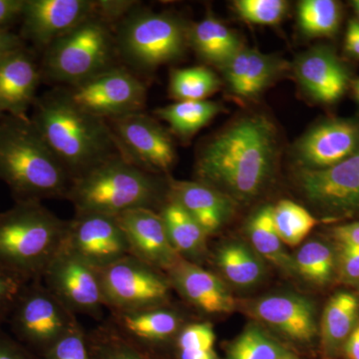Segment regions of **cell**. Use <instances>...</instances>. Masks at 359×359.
Instances as JSON below:
<instances>
[{"mask_svg": "<svg viewBox=\"0 0 359 359\" xmlns=\"http://www.w3.org/2000/svg\"><path fill=\"white\" fill-rule=\"evenodd\" d=\"M7 323L14 339L41 358L79 320L41 280H34L21 292Z\"/></svg>", "mask_w": 359, "mask_h": 359, "instance_id": "8", "label": "cell"}, {"mask_svg": "<svg viewBox=\"0 0 359 359\" xmlns=\"http://www.w3.org/2000/svg\"><path fill=\"white\" fill-rule=\"evenodd\" d=\"M247 311L255 320L297 344H309L318 334L316 306L302 295H266L250 302Z\"/></svg>", "mask_w": 359, "mask_h": 359, "instance_id": "16", "label": "cell"}, {"mask_svg": "<svg viewBox=\"0 0 359 359\" xmlns=\"http://www.w3.org/2000/svg\"><path fill=\"white\" fill-rule=\"evenodd\" d=\"M25 46V40L21 39L20 35L15 34L9 30L0 32V58L6 56L9 52Z\"/></svg>", "mask_w": 359, "mask_h": 359, "instance_id": "46", "label": "cell"}, {"mask_svg": "<svg viewBox=\"0 0 359 359\" xmlns=\"http://www.w3.org/2000/svg\"><path fill=\"white\" fill-rule=\"evenodd\" d=\"M302 88L316 100L332 103L346 91L348 75L337 56L325 47H316L302 54L295 66Z\"/></svg>", "mask_w": 359, "mask_h": 359, "instance_id": "22", "label": "cell"}, {"mask_svg": "<svg viewBox=\"0 0 359 359\" xmlns=\"http://www.w3.org/2000/svg\"><path fill=\"white\" fill-rule=\"evenodd\" d=\"M135 6L136 2L126 0H96L94 15L112 26L124 20Z\"/></svg>", "mask_w": 359, "mask_h": 359, "instance_id": "42", "label": "cell"}, {"mask_svg": "<svg viewBox=\"0 0 359 359\" xmlns=\"http://www.w3.org/2000/svg\"><path fill=\"white\" fill-rule=\"evenodd\" d=\"M289 359H297V358H294V356H292V358H289Z\"/></svg>", "mask_w": 359, "mask_h": 359, "instance_id": "53", "label": "cell"}, {"mask_svg": "<svg viewBox=\"0 0 359 359\" xmlns=\"http://www.w3.org/2000/svg\"><path fill=\"white\" fill-rule=\"evenodd\" d=\"M297 15L302 32L309 37L330 36L339 28L340 9L334 0H304Z\"/></svg>", "mask_w": 359, "mask_h": 359, "instance_id": "36", "label": "cell"}, {"mask_svg": "<svg viewBox=\"0 0 359 359\" xmlns=\"http://www.w3.org/2000/svg\"><path fill=\"white\" fill-rule=\"evenodd\" d=\"M164 197L168 190L154 174L118 155L71 180L65 199L72 203L76 214L117 217L131 210H155L164 204Z\"/></svg>", "mask_w": 359, "mask_h": 359, "instance_id": "4", "label": "cell"}, {"mask_svg": "<svg viewBox=\"0 0 359 359\" xmlns=\"http://www.w3.org/2000/svg\"><path fill=\"white\" fill-rule=\"evenodd\" d=\"M0 180L15 202L65 198L71 177L28 118L0 121Z\"/></svg>", "mask_w": 359, "mask_h": 359, "instance_id": "3", "label": "cell"}, {"mask_svg": "<svg viewBox=\"0 0 359 359\" xmlns=\"http://www.w3.org/2000/svg\"><path fill=\"white\" fill-rule=\"evenodd\" d=\"M353 6L354 9H355L356 15H358V22L359 23V0H355V1L353 2Z\"/></svg>", "mask_w": 359, "mask_h": 359, "instance_id": "50", "label": "cell"}, {"mask_svg": "<svg viewBox=\"0 0 359 359\" xmlns=\"http://www.w3.org/2000/svg\"><path fill=\"white\" fill-rule=\"evenodd\" d=\"M109 321L123 337L144 348L176 339L184 327L179 313L166 306L134 313H111Z\"/></svg>", "mask_w": 359, "mask_h": 359, "instance_id": "23", "label": "cell"}, {"mask_svg": "<svg viewBox=\"0 0 359 359\" xmlns=\"http://www.w3.org/2000/svg\"><path fill=\"white\" fill-rule=\"evenodd\" d=\"M189 44L203 60L219 68L244 48L240 37L212 16L189 27Z\"/></svg>", "mask_w": 359, "mask_h": 359, "instance_id": "27", "label": "cell"}, {"mask_svg": "<svg viewBox=\"0 0 359 359\" xmlns=\"http://www.w3.org/2000/svg\"><path fill=\"white\" fill-rule=\"evenodd\" d=\"M115 42L116 50L129 65L152 70L183 56L189 27L173 14L133 9L120 21Z\"/></svg>", "mask_w": 359, "mask_h": 359, "instance_id": "7", "label": "cell"}, {"mask_svg": "<svg viewBox=\"0 0 359 359\" xmlns=\"http://www.w3.org/2000/svg\"><path fill=\"white\" fill-rule=\"evenodd\" d=\"M115 52L112 26L91 16L45 49L42 77L72 86L113 66Z\"/></svg>", "mask_w": 359, "mask_h": 359, "instance_id": "6", "label": "cell"}, {"mask_svg": "<svg viewBox=\"0 0 359 359\" xmlns=\"http://www.w3.org/2000/svg\"><path fill=\"white\" fill-rule=\"evenodd\" d=\"M216 263L224 278L240 289L254 287L264 276L261 257L243 243L222 245L217 250Z\"/></svg>", "mask_w": 359, "mask_h": 359, "instance_id": "29", "label": "cell"}, {"mask_svg": "<svg viewBox=\"0 0 359 359\" xmlns=\"http://www.w3.org/2000/svg\"><path fill=\"white\" fill-rule=\"evenodd\" d=\"M67 221L41 202H15L0 212V268L26 282L41 280L65 245Z\"/></svg>", "mask_w": 359, "mask_h": 359, "instance_id": "5", "label": "cell"}, {"mask_svg": "<svg viewBox=\"0 0 359 359\" xmlns=\"http://www.w3.org/2000/svg\"><path fill=\"white\" fill-rule=\"evenodd\" d=\"M339 244H347L359 247V222L342 224L332 231Z\"/></svg>", "mask_w": 359, "mask_h": 359, "instance_id": "45", "label": "cell"}, {"mask_svg": "<svg viewBox=\"0 0 359 359\" xmlns=\"http://www.w3.org/2000/svg\"><path fill=\"white\" fill-rule=\"evenodd\" d=\"M273 222L283 245L295 247L301 244L318 224L302 205L290 200H283L273 207Z\"/></svg>", "mask_w": 359, "mask_h": 359, "instance_id": "35", "label": "cell"}, {"mask_svg": "<svg viewBox=\"0 0 359 359\" xmlns=\"http://www.w3.org/2000/svg\"><path fill=\"white\" fill-rule=\"evenodd\" d=\"M346 50L359 57V23L351 20L347 27L346 36Z\"/></svg>", "mask_w": 359, "mask_h": 359, "instance_id": "47", "label": "cell"}, {"mask_svg": "<svg viewBox=\"0 0 359 359\" xmlns=\"http://www.w3.org/2000/svg\"><path fill=\"white\" fill-rule=\"evenodd\" d=\"M167 276L181 297L202 313H229L235 309V299L223 280L199 264L182 257Z\"/></svg>", "mask_w": 359, "mask_h": 359, "instance_id": "20", "label": "cell"}, {"mask_svg": "<svg viewBox=\"0 0 359 359\" xmlns=\"http://www.w3.org/2000/svg\"><path fill=\"white\" fill-rule=\"evenodd\" d=\"M41 69L25 47L0 58V112L4 116L28 118L36 101Z\"/></svg>", "mask_w": 359, "mask_h": 359, "instance_id": "19", "label": "cell"}, {"mask_svg": "<svg viewBox=\"0 0 359 359\" xmlns=\"http://www.w3.org/2000/svg\"><path fill=\"white\" fill-rule=\"evenodd\" d=\"M63 247L99 271L130 255L117 218L94 212L75 214L67 221Z\"/></svg>", "mask_w": 359, "mask_h": 359, "instance_id": "14", "label": "cell"}, {"mask_svg": "<svg viewBox=\"0 0 359 359\" xmlns=\"http://www.w3.org/2000/svg\"><path fill=\"white\" fill-rule=\"evenodd\" d=\"M292 356L282 344L254 323L231 342L226 359H289Z\"/></svg>", "mask_w": 359, "mask_h": 359, "instance_id": "33", "label": "cell"}, {"mask_svg": "<svg viewBox=\"0 0 359 359\" xmlns=\"http://www.w3.org/2000/svg\"><path fill=\"white\" fill-rule=\"evenodd\" d=\"M125 159L151 174H167L176 162L175 144L162 126L143 112L108 120Z\"/></svg>", "mask_w": 359, "mask_h": 359, "instance_id": "12", "label": "cell"}, {"mask_svg": "<svg viewBox=\"0 0 359 359\" xmlns=\"http://www.w3.org/2000/svg\"><path fill=\"white\" fill-rule=\"evenodd\" d=\"M159 214L180 256L195 264L202 261L207 255L208 236L199 223L169 195Z\"/></svg>", "mask_w": 359, "mask_h": 359, "instance_id": "26", "label": "cell"}, {"mask_svg": "<svg viewBox=\"0 0 359 359\" xmlns=\"http://www.w3.org/2000/svg\"><path fill=\"white\" fill-rule=\"evenodd\" d=\"M116 218L124 231L131 256L166 273L182 259L170 241L159 212L131 210Z\"/></svg>", "mask_w": 359, "mask_h": 359, "instance_id": "17", "label": "cell"}, {"mask_svg": "<svg viewBox=\"0 0 359 359\" xmlns=\"http://www.w3.org/2000/svg\"><path fill=\"white\" fill-rule=\"evenodd\" d=\"M294 261L297 276L314 285H327L337 271V252L320 241H311L302 245Z\"/></svg>", "mask_w": 359, "mask_h": 359, "instance_id": "31", "label": "cell"}, {"mask_svg": "<svg viewBox=\"0 0 359 359\" xmlns=\"http://www.w3.org/2000/svg\"><path fill=\"white\" fill-rule=\"evenodd\" d=\"M29 282L0 268V327L7 323L18 297Z\"/></svg>", "mask_w": 359, "mask_h": 359, "instance_id": "40", "label": "cell"}, {"mask_svg": "<svg viewBox=\"0 0 359 359\" xmlns=\"http://www.w3.org/2000/svg\"><path fill=\"white\" fill-rule=\"evenodd\" d=\"M224 78L233 94L254 98L266 88L282 69L280 60L256 49L243 48L223 67Z\"/></svg>", "mask_w": 359, "mask_h": 359, "instance_id": "24", "label": "cell"}, {"mask_svg": "<svg viewBox=\"0 0 359 359\" xmlns=\"http://www.w3.org/2000/svg\"><path fill=\"white\" fill-rule=\"evenodd\" d=\"M221 86L219 77L203 66L172 71L170 93L178 101H202Z\"/></svg>", "mask_w": 359, "mask_h": 359, "instance_id": "34", "label": "cell"}, {"mask_svg": "<svg viewBox=\"0 0 359 359\" xmlns=\"http://www.w3.org/2000/svg\"><path fill=\"white\" fill-rule=\"evenodd\" d=\"M106 309L110 313H134L166 306L168 276L131 255L99 271Z\"/></svg>", "mask_w": 359, "mask_h": 359, "instance_id": "9", "label": "cell"}, {"mask_svg": "<svg viewBox=\"0 0 359 359\" xmlns=\"http://www.w3.org/2000/svg\"><path fill=\"white\" fill-rule=\"evenodd\" d=\"M359 148V123L332 120L314 127L297 142L294 156L302 169L321 170L346 160Z\"/></svg>", "mask_w": 359, "mask_h": 359, "instance_id": "18", "label": "cell"}, {"mask_svg": "<svg viewBox=\"0 0 359 359\" xmlns=\"http://www.w3.org/2000/svg\"><path fill=\"white\" fill-rule=\"evenodd\" d=\"M178 359H219L215 349L201 351V349H183L177 351Z\"/></svg>", "mask_w": 359, "mask_h": 359, "instance_id": "49", "label": "cell"}, {"mask_svg": "<svg viewBox=\"0 0 359 359\" xmlns=\"http://www.w3.org/2000/svg\"><path fill=\"white\" fill-rule=\"evenodd\" d=\"M94 11L93 0H25L20 37L45 50L93 16Z\"/></svg>", "mask_w": 359, "mask_h": 359, "instance_id": "15", "label": "cell"}, {"mask_svg": "<svg viewBox=\"0 0 359 359\" xmlns=\"http://www.w3.org/2000/svg\"><path fill=\"white\" fill-rule=\"evenodd\" d=\"M30 120L71 180L122 156L107 120L80 109L61 89L36 99Z\"/></svg>", "mask_w": 359, "mask_h": 359, "instance_id": "2", "label": "cell"}, {"mask_svg": "<svg viewBox=\"0 0 359 359\" xmlns=\"http://www.w3.org/2000/svg\"><path fill=\"white\" fill-rule=\"evenodd\" d=\"M25 0H0V32L20 20Z\"/></svg>", "mask_w": 359, "mask_h": 359, "instance_id": "44", "label": "cell"}, {"mask_svg": "<svg viewBox=\"0 0 359 359\" xmlns=\"http://www.w3.org/2000/svg\"><path fill=\"white\" fill-rule=\"evenodd\" d=\"M41 282L71 313L99 318L106 309L99 269L66 250H59Z\"/></svg>", "mask_w": 359, "mask_h": 359, "instance_id": "11", "label": "cell"}, {"mask_svg": "<svg viewBox=\"0 0 359 359\" xmlns=\"http://www.w3.org/2000/svg\"><path fill=\"white\" fill-rule=\"evenodd\" d=\"M61 90L80 109L107 121L142 112L147 95L140 79L130 71L114 65Z\"/></svg>", "mask_w": 359, "mask_h": 359, "instance_id": "10", "label": "cell"}, {"mask_svg": "<svg viewBox=\"0 0 359 359\" xmlns=\"http://www.w3.org/2000/svg\"><path fill=\"white\" fill-rule=\"evenodd\" d=\"M354 91H355L356 98H358L359 101V79L355 82V84H354Z\"/></svg>", "mask_w": 359, "mask_h": 359, "instance_id": "51", "label": "cell"}, {"mask_svg": "<svg viewBox=\"0 0 359 359\" xmlns=\"http://www.w3.org/2000/svg\"><path fill=\"white\" fill-rule=\"evenodd\" d=\"M167 183L169 197L199 223L207 236L218 233L230 219L235 202L217 189L200 181L169 179Z\"/></svg>", "mask_w": 359, "mask_h": 359, "instance_id": "21", "label": "cell"}, {"mask_svg": "<svg viewBox=\"0 0 359 359\" xmlns=\"http://www.w3.org/2000/svg\"><path fill=\"white\" fill-rule=\"evenodd\" d=\"M4 114H2V113H1V112H0V121H1L2 118H4Z\"/></svg>", "mask_w": 359, "mask_h": 359, "instance_id": "52", "label": "cell"}, {"mask_svg": "<svg viewBox=\"0 0 359 359\" xmlns=\"http://www.w3.org/2000/svg\"><path fill=\"white\" fill-rule=\"evenodd\" d=\"M216 334L210 323H193L184 325L176 337L177 351L183 349H214Z\"/></svg>", "mask_w": 359, "mask_h": 359, "instance_id": "39", "label": "cell"}, {"mask_svg": "<svg viewBox=\"0 0 359 359\" xmlns=\"http://www.w3.org/2000/svg\"><path fill=\"white\" fill-rule=\"evenodd\" d=\"M299 184L306 199L327 216L359 212V148L334 166L302 169Z\"/></svg>", "mask_w": 359, "mask_h": 359, "instance_id": "13", "label": "cell"}, {"mask_svg": "<svg viewBox=\"0 0 359 359\" xmlns=\"http://www.w3.org/2000/svg\"><path fill=\"white\" fill-rule=\"evenodd\" d=\"M92 359H154L148 349L123 337L110 321L87 334Z\"/></svg>", "mask_w": 359, "mask_h": 359, "instance_id": "32", "label": "cell"}, {"mask_svg": "<svg viewBox=\"0 0 359 359\" xmlns=\"http://www.w3.org/2000/svg\"><path fill=\"white\" fill-rule=\"evenodd\" d=\"M221 110V106L212 101H178L158 108L155 114L167 122L175 134L187 139L205 127Z\"/></svg>", "mask_w": 359, "mask_h": 359, "instance_id": "30", "label": "cell"}, {"mask_svg": "<svg viewBox=\"0 0 359 359\" xmlns=\"http://www.w3.org/2000/svg\"><path fill=\"white\" fill-rule=\"evenodd\" d=\"M289 4L283 0H237L233 8L242 20L255 25H273L285 18Z\"/></svg>", "mask_w": 359, "mask_h": 359, "instance_id": "37", "label": "cell"}, {"mask_svg": "<svg viewBox=\"0 0 359 359\" xmlns=\"http://www.w3.org/2000/svg\"><path fill=\"white\" fill-rule=\"evenodd\" d=\"M0 359H40L0 327Z\"/></svg>", "mask_w": 359, "mask_h": 359, "instance_id": "43", "label": "cell"}, {"mask_svg": "<svg viewBox=\"0 0 359 359\" xmlns=\"http://www.w3.org/2000/svg\"><path fill=\"white\" fill-rule=\"evenodd\" d=\"M250 244L259 257L282 269L287 275H297L294 257L287 254L276 230L273 205H264L250 218L247 228Z\"/></svg>", "mask_w": 359, "mask_h": 359, "instance_id": "28", "label": "cell"}, {"mask_svg": "<svg viewBox=\"0 0 359 359\" xmlns=\"http://www.w3.org/2000/svg\"><path fill=\"white\" fill-rule=\"evenodd\" d=\"M342 351L347 359H359V323L347 339Z\"/></svg>", "mask_w": 359, "mask_h": 359, "instance_id": "48", "label": "cell"}, {"mask_svg": "<svg viewBox=\"0 0 359 359\" xmlns=\"http://www.w3.org/2000/svg\"><path fill=\"white\" fill-rule=\"evenodd\" d=\"M359 301L349 292L334 294L328 301L320 325L321 347L327 359H335L344 351L349 335L358 325Z\"/></svg>", "mask_w": 359, "mask_h": 359, "instance_id": "25", "label": "cell"}, {"mask_svg": "<svg viewBox=\"0 0 359 359\" xmlns=\"http://www.w3.org/2000/svg\"><path fill=\"white\" fill-rule=\"evenodd\" d=\"M40 359H92L87 332L80 323L55 342Z\"/></svg>", "mask_w": 359, "mask_h": 359, "instance_id": "38", "label": "cell"}, {"mask_svg": "<svg viewBox=\"0 0 359 359\" xmlns=\"http://www.w3.org/2000/svg\"><path fill=\"white\" fill-rule=\"evenodd\" d=\"M337 271L339 280L347 285H359V247L339 244Z\"/></svg>", "mask_w": 359, "mask_h": 359, "instance_id": "41", "label": "cell"}, {"mask_svg": "<svg viewBox=\"0 0 359 359\" xmlns=\"http://www.w3.org/2000/svg\"><path fill=\"white\" fill-rule=\"evenodd\" d=\"M278 133L264 115L241 118L217 134L203 149L196 164L198 181L235 203L261 195L275 172Z\"/></svg>", "mask_w": 359, "mask_h": 359, "instance_id": "1", "label": "cell"}]
</instances>
